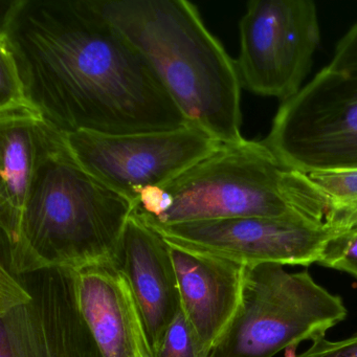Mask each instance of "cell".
I'll return each mask as SVG.
<instances>
[{
    "label": "cell",
    "instance_id": "cell-1",
    "mask_svg": "<svg viewBox=\"0 0 357 357\" xmlns=\"http://www.w3.org/2000/svg\"><path fill=\"white\" fill-rule=\"evenodd\" d=\"M0 38L31 105L64 135L189 126L145 57L93 0L10 1Z\"/></svg>",
    "mask_w": 357,
    "mask_h": 357
},
{
    "label": "cell",
    "instance_id": "cell-2",
    "mask_svg": "<svg viewBox=\"0 0 357 357\" xmlns=\"http://www.w3.org/2000/svg\"><path fill=\"white\" fill-rule=\"evenodd\" d=\"M133 210L130 199L77 162L66 135L55 128L39 156L17 238L1 242V265L16 275L120 265Z\"/></svg>",
    "mask_w": 357,
    "mask_h": 357
},
{
    "label": "cell",
    "instance_id": "cell-3",
    "mask_svg": "<svg viewBox=\"0 0 357 357\" xmlns=\"http://www.w3.org/2000/svg\"><path fill=\"white\" fill-rule=\"evenodd\" d=\"M153 68L189 126L220 144L243 141L234 61L185 0H93Z\"/></svg>",
    "mask_w": 357,
    "mask_h": 357
},
{
    "label": "cell",
    "instance_id": "cell-4",
    "mask_svg": "<svg viewBox=\"0 0 357 357\" xmlns=\"http://www.w3.org/2000/svg\"><path fill=\"white\" fill-rule=\"evenodd\" d=\"M173 206L148 225L269 217L324 225L332 208L308 174L286 166L263 142L221 144L218 149L162 185ZM135 214V213H133Z\"/></svg>",
    "mask_w": 357,
    "mask_h": 357
},
{
    "label": "cell",
    "instance_id": "cell-5",
    "mask_svg": "<svg viewBox=\"0 0 357 357\" xmlns=\"http://www.w3.org/2000/svg\"><path fill=\"white\" fill-rule=\"evenodd\" d=\"M347 314L342 298L307 271L288 273L275 263L245 266L237 314L208 357H273L323 337Z\"/></svg>",
    "mask_w": 357,
    "mask_h": 357
},
{
    "label": "cell",
    "instance_id": "cell-6",
    "mask_svg": "<svg viewBox=\"0 0 357 357\" xmlns=\"http://www.w3.org/2000/svg\"><path fill=\"white\" fill-rule=\"evenodd\" d=\"M0 357H103L79 306L77 271L0 269Z\"/></svg>",
    "mask_w": 357,
    "mask_h": 357
},
{
    "label": "cell",
    "instance_id": "cell-7",
    "mask_svg": "<svg viewBox=\"0 0 357 357\" xmlns=\"http://www.w3.org/2000/svg\"><path fill=\"white\" fill-rule=\"evenodd\" d=\"M264 143L305 174L357 169V73L323 68L282 103Z\"/></svg>",
    "mask_w": 357,
    "mask_h": 357
},
{
    "label": "cell",
    "instance_id": "cell-8",
    "mask_svg": "<svg viewBox=\"0 0 357 357\" xmlns=\"http://www.w3.org/2000/svg\"><path fill=\"white\" fill-rule=\"evenodd\" d=\"M236 60L243 89L282 103L303 89L319 45L317 6L310 0H252L239 24Z\"/></svg>",
    "mask_w": 357,
    "mask_h": 357
},
{
    "label": "cell",
    "instance_id": "cell-9",
    "mask_svg": "<svg viewBox=\"0 0 357 357\" xmlns=\"http://www.w3.org/2000/svg\"><path fill=\"white\" fill-rule=\"evenodd\" d=\"M66 137L77 162L135 206L144 188L170 183L221 145L192 126L135 135L76 132Z\"/></svg>",
    "mask_w": 357,
    "mask_h": 357
},
{
    "label": "cell",
    "instance_id": "cell-10",
    "mask_svg": "<svg viewBox=\"0 0 357 357\" xmlns=\"http://www.w3.org/2000/svg\"><path fill=\"white\" fill-rule=\"evenodd\" d=\"M148 225L168 245L243 266L262 263L309 266L319 263L328 244L342 235L330 223L269 217Z\"/></svg>",
    "mask_w": 357,
    "mask_h": 357
},
{
    "label": "cell",
    "instance_id": "cell-11",
    "mask_svg": "<svg viewBox=\"0 0 357 357\" xmlns=\"http://www.w3.org/2000/svg\"><path fill=\"white\" fill-rule=\"evenodd\" d=\"M169 248L181 310L193 333L197 357H208L237 314L245 266Z\"/></svg>",
    "mask_w": 357,
    "mask_h": 357
},
{
    "label": "cell",
    "instance_id": "cell-12",
    "mask_svg": "<svg viewBox=\"0 0 357 357\" xmlns=\"http://www.w3.org/2000/svg\"><path fill=\"white\" fill-rule=\"evenodd\" d=\"M79 306L103 357H153L137 298L120 265L77 271Z\"/></svg>",
    "mask_w": 357,
    "mask_h": 357
},
{
    "label": "cell",
    "instance_id": "cell-13",
    "mask_svg": "<svg viewBox=\"0 0 357 357\" xmlns=\"http://www.w3.org/2000/svg\"><path fill=\"white\" fill-rule=\"evenodd\" d=\"M120 261L139 304L152 355L155 357L167 329L181 311L170 248L132 213L123 234Z\"/></svg>",
    "mask_w": 357,
    "mask_h": 357
},
{
    "label": "cell",
    "instance_id": "cell-14",
    "mask_svg": "<svg viewBox=\"0 0 357 357\" xmlns=\"http://www.w3.org/2000/svg\"><path fill=\"white\" fill-rule=\"evenodd\" d=\"M54 129L37 114L0 118L1 242L17 238L33 175Z\"/></svg>",
    "mask_w": 357,
    "mask_h": 357
},
{
    "label": "cell",
    "instance_id": "cell-15",
    "mask_svg": "<svg viewBox=\"0 0 357 357\" xmlns=\"http://www.w3.org/2000/svg\"><path fill=\"white\" fill-rule=\"evenodd\" d=\"M308 176L331 204L330 225L340 229L342 235L357 233V169L321 171Z\"/></svg>",
    "mask_w": 357,
    "mask_h": 357
},
{
    "label": "cell",
    "instance_id": "cell-16",
    "mask_svg": "<svg viewBox=\"0 0 357 357\" xmlns=\"http://www.w3.org/2000/svg\"><path fill=\"white\" fill-rule=\"evenodd\" d=\"M22 114L39 116L26 98L11 51L6 41L0 38V118Z\"/></svg>",
    "mask_w": 357,
    "mask_h": 357
},
{
    "label": "cell",
    "instance_id": "cell-17",
    "mask_svg": "<svg viewBox=\"0 0 357 357\" xmlns=\"http://www.w3.org/2000/svg\"><path fill=\"white\" fill-rule=\"evenodd\" d=\"M155 357H197L193 333L181 310L167 329Z\"/></svg>",
    "mask_w": 357,
    "mask_h": 357
},
{
    "label": "cell",
    "instance_id": "cell-18",
    "mask_svg": "<svg viewBox=\"0 0 357 357\" xmlns=\"http://www.w3.org/2000/svg\"><path fill=\"white\" fill-rule=\"evenodd\" d=\"M319 264L344 271L357 279V233L346 234L331 240Z\"/></svg>",
    "mask_w": 357,
    "mask_h": 357
},
{
    "label": "cell",
    "instance_id": "cell-19",
    "mask_svg": "<svg viewBox=\"0 0 357 357\" xmlns=\"http://www.w3.org/2000/svg\"><path fill=\"white\" fill-rule=\"evenodd\" d=\"M329 70L346 74L357 73V24L338 41Z\"/></svg>",
    "mask_w": 357,
    "mask_h": 357
},
{
    "label": "cell",
    "instance_id": "cell-20",
    "mask_svg": "<svg viewBox=\"0 0 357 357\" xmlns=\"http://www.w3.org/2000/svg\"><path fill=\"white\" fill-rule=\"evenodd\" d=\"M296 357H357V334L335 342L323 336Z\"/></svg>",
    "mask_w": 357,
    "mask_h": 357
}]
</instances>
